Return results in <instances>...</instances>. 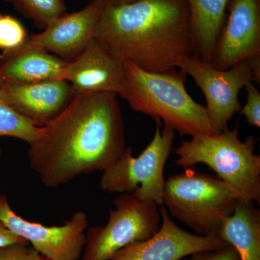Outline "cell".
<instances>
[{
	"label": "cell",
	"mask_w": 260,
	"mask_h": 260,
	"mask_svg": "<svg viewBox=\"0 0 260 260\" xmlns=\"http://www.w3.org/2000/svg\"><path fill=\"white\" fill-rule=\"evenodd\" d=\"M118 95L75 94L57 116L40 126L29 145L30 169L56 188L82 174L104 172L122 156L125 129Z\"/></svg>",
	"instance_id": "1"
},
{
	"label": "cell",
	"mask_w": 260,
	"mask_h": 260,
	"mask_svg": "<svg viewBox=\"0 0 260 260\" xmlns=\"http://www.w3.org/2000/svg\"><path fill=\"white\" fill-rule=\"evenodd\" d=\"M95 39L118 60L150 73H177L178 62L195 54L186 0H106Z\"/></svg>",
	"instance_id": "2"
},
{
	"label": "cell",
	"mask_w": 260,
	"mask_h": 260,
	"mask_svg": "<svg viewBox=\"0 0 260 260\" xmlns=\"http://www.w3.org/2000/svg\"><path fill=\"white\" fill-rule=\"evenodd\" d=\"M125 77L118 95L137 112L181 135L214 134L206 108L186 91V75L150 73L133 63L124 62Z\"/></svg>",
	"instance_id": "3"
},
{
	"label": "cell",
	"mask_w": 260,
	"mask_h": 260,
	"mask_svg": "<svg viewBox=\"0 0 260 260\" xmlns=\"http://www.w3.org/2000/svg\"><path fill=\"white\" fill-rule=\"evenodd\" d=\"M253 135L242 141L238 128L218 134H198L184 140L174 153L176 164L184 169L208 166L240 195L241 200L260 203V156L254 153Z\"/></svg>",
	"instance_id": "4"
},
{
	"label": "cell",
	"mask_w": 260,
	"mask_h": 260,
	"mask_svg": "<svg viewBox=\"0 0 260 260\" xmlns=\"http://www.w3.org/2000/svg\"><path fill=\"white\" fill-rule=\"evenodd\" d=\"M239 200V193L220 178L187 169L166 180L162 205L196 234L206 236L217 234Z\"/></svg>",
	"instance_id": "5"
},
{
	"label": "cell",
	"mask_w": 260,
	"mask_h": 260,
	"mask_svg": "<svg viewBox=\"0 0 260 260\" xmlns=\"http://www.w3.org/2000/svg\"><path fill=\"white\" fill-rule=\"evenodd\" d=\"M175 132L157 123L155 134L138 157L127 147L119 160L103 172L100 186L109 193H132L145 201L162 205L164 169L172 150Z\"/></svg>",
	"instance_id": "6"
},
{
	"label": "cell",
	"mask_w": 260,
	"mask_h": 260,
	"mask_svg": "<svg viewBox=\"0 0 260 260\" xmlns=\"http://www.w3.org/2000/svg\"><path fill=\"white\" fill-rule=\"evenodd\" d=\"M104 226L90 228L81 260H109L118 251L137 242L146 240L161 223L159 205L132 193H123L114 201Z\"/></svg>",
	"instance_id": "7"
},
{
	"label": "cell",
	"mask_w": 260,
	"mask_h": 260,
	"mask_svg": "<svg viewBox=\"0 0 260 260\" xmlns=\"http://www.w3.org/2000/svg\"><path fill=\"white\" fill-rule=\"evenodd\" d=\"M177 69L191 77L204 94L214 134L229 128L233 116L242 109L239 100L241 90L254 80L249 62L239 61L229 69L220 70L193 54L179 61Z\"/></svg>",
	"instance_id": "8"
},
{
	"label": "cell",
	"mask_w": 260,
	"mask_h": 260,
	"mask_svg": "<svg viewBox=\"0 0 260 260\" xmlns=\"http://www.w3.org/2000/svg\"><path fill=\"white\" fill-rule=\"evenodd\" d=\"M0 222L49 260L79 259L86 244L88 218L83 211L76 212L59 226H47L15 213L6 197L0 194Z\"/></svg>",
	"instance_id": "9"
},
{
	"label": "cell",
	"mask_w": 260,
	"mask_h": 260,
	"mask_svg": "<svg viewBox=\"0 0 260 260\" xmlns=\"http://www.w3.org/2000/svg\"><path fill=\"white\" fill-rule=\"evenodd\" d=\"M210 64L220 70L260 56V0H229Z\"/></svg>",
	"instance_id": "10"
},
{
	"label": "cell",
	"mask_w": 260,
	"mask_h": 260,
	"mask_svg": "<svg viewBox=\"0 0 260 260\" xmlns=\"http://www.w3.org/2000/svg\"><path fill=\"white\" fill-rule=\"evenodd\" d=\"M160 213L161 223L151 237L126 246L109 260H181L195 253L229 245L217 234L201 236L181 229L165 207H160Z\"/></svg>",
	"instance_id": "11"
},
{
	"label": "cell",
	"mask_w": 260,
	"mask_h": 260,
	"mask_svg": "<svg viewBox=\"0 0 260 260\" xmlns=\"http://www.w3.org/2000/svg\"><path fill=\"white\" fill-rule=\"evenodd\" d=\"M105 3L106 0H92L79 11L64 13L40 34L28 37L26 44L73 60L95 39Z\"/></svg>",
	"instance_id": "12"
},
{
	"label": "cell",
	"mask_w": 260,
	"mask_h": 260,
	"mask_svg": "<svg viewBox=\"0 0 260 260\" xmlns=\"http://www.w3.org/2000/svg\"><path fill=\"white\" fill-rule=\"evenodd\" d=\"M124 77V63L94 39L79 55L68 61L61 80L70 83L75 94L113 92L118 95Z\"/></svg>",
	"instance_id": "13"
},
{
	"label": "cell",
	"mask_w": 260,
	"mask_h": 260,
	"mask_svg": "<svg viewBox=\"0 0 260 260\" xmlns=\"http://www.w3.org/2000/svg\"><path fill=\"white\" fill-rule=\"evenodd\" d=\"M75 93L64 80L0 84V96L19 114L39 126L50 122L68 107Z\"/></svg>",
	"instance_id": "14"
},
{
	"label": "cell",
	"mask_w": 260,
	"mask_h": 260,
	"mask_svg": "<svg viewBox=\"0 0 260 260\" xmlns=\"http://www.w3.org/2000/svg\"><path fill=\"white\" fill-rule=\"evenodd\" d=\"M68 61L39 47L25 45L0 55L1 83H32L61 80Z\"/></svg>",
	"instance_id": "15"
},
{
	"label": "cell",
	"mask_w": 260,
	"mask_h": 260,
	"mask_svg": "<svg viewBox=\"0 0 260 260\" xmlns=\"http://www.w3.org/2000/svg\"><path fill=\"white\" fill-rule=\"evenodd\" d=\"M217 234L236 249L240 260H260V211L254 203L239 200Z\"/></svg>",
	"instance_id": "16"
},
{
	"label": "cell",
	"mask_w": 260,
	"mask_h": 260,
	"mask_svg": "<svg viewBox=\"0 0 260 260\" xmlns=\"http://www.w3.org/2000/svg\"><path fill=\"white\" fill-rule=\"evenodd\" d=\"M229 0H186L189 7L195 54L210 63L223 26Z\"/></svg>",
	"instance_id": "17"
},
{
	"label": "cell",
	"mask_w": 260,
	"mask_h": 260,
	"mask_svg": "<svg viewBox=\"0 0 260 260\" xmlns=\"http://www.w3.org/2000/svg\"><path fill=\"white\" fill-rule=\"evenodd\" d=\"M38 28L45 29L66 13L64 0H4Z\"/></svg>",
	"instance_id": "18"
},
{
	"label": "cell",
	"mask_w": 260,
	"mask_h": 260,
	"mask_svg": "<svg viewBox=\"0 0 260 260\" xmlns=\"http://www.w3.org/2000/svg\"><path fill=\"white\" fill-rule=\"evenodd\" d=\"M39 127L19 114L0 96V137H12L30 144Z\"/></svg>",
	"instance_id": "19"
},
{
	"label": "cell",
	"mask_w": 260,
	"mask_h": 260,
	"mask_svg": "<svg viewBox=\"0 0 260 260\" xmlns=\"http://www.w3.org/2000/svg\"><path fill=\"white\" fill-rule=\"evenodd\" d=\"M28 36L18 19L10 15L0 14V50L15 51L25 45Z\"/></svg>",
	"instance_id": "20"
},
{
	"label": "cell",
	"mask_w": 260,
	"mask_h": 260,
	"mask_svg": "<svg viewBox=\"0 0 260 260\" xmlns=\"http://www.w3.org/2000/svg\"><path fill=\"white\" fill-rule=\"evenodd\" d=\"M247 99L242 110L248 124L255 127H260V93L253 82L246 85Z\"/></svg>",
	"instance_id": "21"
},
{
	"label": "cell",
	"mask_w": 260,
	"mask_h": 260,
	"mask_svg": "<svg viewBox=\"0 0 260 260\" xmlns=\"http://www.w3.org/2000/svg\"><path fill=\"white\" fill-rule=\"evenodd\" d=\"M181 260H240L239 254L232 246L213 251H200L191 254L189 257Z\"/></svg>",
	"instance_id": "22"
},
{
	"label": "cell",
	"mask_w": 260,
	"mask_h": 260,
	"mask_svg": "<svg viewBox=\"0 0 260 260\" xmlns=\"http://www.w3.org/2000/svg\"><path fill=\"white\" fill-rule=\"evenodd\" d=\"M30 250L27 244H15L0 248V260H29Z\"/></svg>",
	"instance_id": "23"
},
{
	"label": "cell",
	"mask_w": 260,
	"mask_h": 260,
	"mask_svg": "<svg viewBox=\"0 0 260 260\" xmlns=\"http://www.w3.org/2000/svg\"><path fill=\"white\" fill-rule=\"evenodd\" d=\"M15 244H28V242L10 232L0 222V248Z\"/></svg>",
	"instance_id": "24"
},
{
	"label": "cell",
	"mask_w": 260,
	"mask_h": 260,
	"mask_svg": "<svg viewBox=\"0 0 260 260\" xmlns=\"http://www.w3.org/2000/svg\"><path fill=\"white\" fill-rule=\"evenodd\" d=\"M250 65L251 71L253 73V80L256 83H260V56L250 58L246 60Z\"/></svg>",
	"instance_id": "25"
},
{
	"label": "cell",
	"mask_w": 260,
	"mask_h": 260,
	"mask_svg": "<svg viewBox=\"0 0 260 260\" xmlns=\"http://www.w3.org/2000/svg\"><path fill=\"white\" fill-rule=\"evenodd\" d=\"M29 260H49L47 258L41 255L37 251L34 250V249L30 250V258Z\"/></svg>",
	"instance_id": "26"
},
{
	"label": "cell",
	"mask_w": 260,
	"mask_h": 260,
	"mask_svg": "<svg viewBox=\"0 0 260 260\" xmlns=\"http://www.w3.org/2000/svg\"><path fill=\"white\" fill-rule=\"evenodd\" d=\"M107 1L111 5L119 6V5L130 4V3H134L136 0H107Z\"/></svg>",
	"instance_id": "27"
},
{
	"label": "cell",
	"mask_w": 260,
	"mask_h": 260,
	"mask_svg": "<svg viewBox=\"0 0 260 260\" xmlns=\"http://www.w3.org/2000/svg\"><path fill=\"white\" fill-rule=\"evenodd\" d=\"M0 83H1V81H0Z\"/></svg>",
	"instance_id": "28"
}]
</instances>
